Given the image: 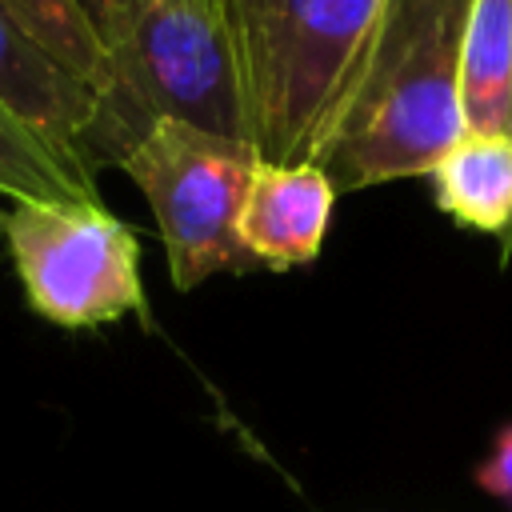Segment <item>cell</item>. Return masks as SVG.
Segmentation results:
<instances>
[{"label": "cell", "instance_id": "obj_10", "mask_svg": "<svg viewBox=\"0 0 512 512\" xmlns=\"http://www.w3.org/2000/svg\"><path fill=\"white\" fill-rule=\"evenodd\" d=\"M0 196L20 200H100L96 172L68 164L40 136L0 108Z\"/></svg>", "mask_w": 512, "mask_h": 512}, {"label": "cell", "instance_id": "obj_9", "mask_svg": "<svg viewBox=\"0 0 512 512\" xmlns=\"http://www.w3.org/2000/svg\"><path fill=\"white\" fill-rule=\"evenodd\" d=\"M464 132L512 136V0H472L460 60Z\"/></svg>", "mask_w": 512, "mask_h": 512}, {"label": "cell", "instance_id": "obj_1", "mask_svg": "<svg viewBox=\"0 0 512 512\" xmlns=\"http://www.w3.org/2000/svg\"><path fill=\"white\" fill-rule=\"evenodd\" d=\"M472 0H388L316 152L336 196L428 176L464 136L460 60Z\"/></svg>", "mask_w": 512, "mask_h": 512}, {"label": "cell", "instance_id": "obj_7", "mask_svg": "<svg viewBox=\"0 0 512 512\" xmlns=\"http://www.w3.org/2000/svg\"><path fill=\"white\" fill-rule=\"evenodd\" d=\"M332 208H336V188L320 164L256 160L244 188L236 236L256 264L272 272H288L320 256L332 224Z\"/></svg>", "mask_w": 512, "mask_h": 512}, {"label": "cell", "instance_id": "obj_8", "mask_svg": "<svg viewBox=\"0 0 512 512\" xmlns=\"http://www.w3.org/2000/svg\"><path fill=\"white\" fill-rule=\"evenodd\" d=\"M428 176L444 216L460 228L504 236L512 248V136L464 132Z\"/></svg>", "mask_w": 512, "mask_h": 512}, {"label": "cell", "instance_id": "obj_5", "mask_svg": "<svg viewBox=\"0 0 512 512\" xmlns=\"http://www.w3.org/2000/svg\"><path fill=\"white\" fill-rule=\"evenodd\" d=\"M0 236L36 316L60 328L148 320L140 240L100 200H20L0 212Z\"/></svg>", "mask_w": 512, "mask_h": 512}, {"label": "cell", "instance_id": "obj_13", "mask_svg": "<svg viewBox=\"0 0 512 512\" xmlns=\"http://www.w3.org/2000/svg\"><path fill=\"white\" fill-rule=\"evenodd\" d=\"M144 4L148 0H80V8L88 12V20H92V28L104 44V52H112L124 40V32L132 28V20Z\"/></svg>", "mask_w": 512, "mask_h": 512}, {"label": "cell", "instance_id": "obj_12", "mask_svg": "<svg viewBox=\"0 0 512 512\" xmlns=\"http://www.w3.org/2000/svg\"><path fill=\"white\" fill-rule=\"evenodd\" d=\"M472 480L480 492H488L492 500L512 508V420L496 428L492 448L484 452V460L472 468Z\"/></svg>", "mask_w": 512, "mask_h": 512}, {"label": "cell", "instance_id": "obj_2", "mask_svg": "<svg viewBox=\"0 0 512 512\" xmlns=\"http://www.w3.org/2000/svg\"><path fill=\"white\" fill-rule=\"evenodd\" d=\"M88 164H116L156 124L176 120L212 136L252 140L248 88L228 8L212 0H148L108 52Z\"/></svg>", "mask_w": 512, "mask_h": 512}, {"label": "cell", "instance_id": "obj_3", "mask_svg": "<svg viewBox=\"0 0 512 512\" xmlns=\"http://www.w3.org/2000/svg\"><path fill=\"white\" fill-rule=\"evenodd\" d=\"M388 0H232L260 160L312 164Z\"/></svg>", "mask_w": 512, "mask_h": 512}, {"label": "cell", "instance_id": "obj_4", "mask_svg": "<svg viewBox=\"0 0 512 512\" xmlns=\"http://www.w3.org/2000/svg\"><path fill=\"white\" fill-rule=\"evenodd\" d=\"M256 160V144L212 136L176 120H156L120 160L152 208L168 276L180 292H192L216 272L256 268L236 236Z\"/></svg>", "mask_w": 512, "mask_h": 512}, {"label": "cell", "instance_id": "obj_6", "mask_svg": "<svg viewBox=\"0 0 512 512\" xmlns=\"http://www.w3.org/2000/svg\"><path fill=\"white\" fill-rule=\"evenodd\" d=\"M0 108L40 136L68 164L92 168L84 144L92 136L100 96L88 80L68 72L0 8Z\"/></svg>", "mask_w": 512, "mask_h": 512}, {"label": "cell", "instance_id": "obj_11", "mask_svg": "<svg viewBox=\"0 0 512 512\" xmlns=\"http://www.w3.org/2000/svg\"><path fill=\"white\" fill-rule=\"evenodd\" d=\"M0 8L40 48H48L68 72H76L92 88L104 84L108 52H104V44H100L88 12L80 8V0H0Z\"/></svg>", "mask_w": 512, "mask_h": 512}, {"label": "cell", "instance_id": "obj_14", "mask_svg": "<svg viewBox=\"0 0 512 512\" xmlns=\"http://www.w3.org/2000/svg\"><path fill=\"white\" fill-rule=\"evenodd\" d=\"M212 4H220V8H228V4H232V0H212Z\"/></svg>", "mask_w": 512, "mask_h": 512}]
</instances>
